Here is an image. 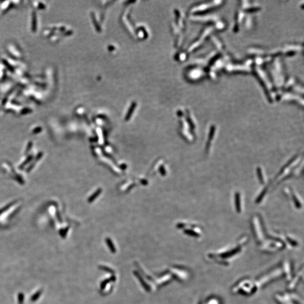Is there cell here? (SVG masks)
Masks as SVG:
<instances>
[{
    "instance_id": "obj_1",
    "label": "cell",
    "mask_w": 304,
    "mask_h": 304,
    "mask_svg": "<svg viewBox=\"0 0 304 304\" xmlns=\"http://www.w3.org/2000/svg\"><path fill=\"white\" fill-rule=\"evenodd\" d=\"M235 202L236 209L238 212H241V203H240V195L239 193H236L235 195Z\"/></svg>"
},
{
    "instance_id": "obj_2",
    "label": "cell",
    "mask_w": 304,
    "mask_h": 304,
    "mask_svg": "<svg viewBox=\"0 0 304 304\" xmlns=\"http://www.w3.org/2000/svg\"><path fill=\"white\" fill-rule=\"evenodd\" d=\"M257 175H258V177L260 181V182L261 184H263L264 183V180L263 179V177L262 176V172H261V170L260 167H258L257 169Z\"/></svg>"
},
{
    "instance_id": "obj_3",
    "label": "cell",
    "mask_w": 304,
    "mask_h": 304,
    "mask_svg": "<svg viewBox=\"0 0 304 304\" xmlns=\"http://www.w3.org/2000/svg\"><path fill=\"white\" fill-rule=\"evenodd\" d=\"M100 192H101V189H99L97 192H96L94 193V194H93V195L90 197V200H89V201L90 202L94 201V200L95 199V198H96V197H98V196L99 195V194L100 193Z\"/></svg>"
},
{
    "instance_id": "obj_4",
    "label": "cell",
    "mask_w": 304,
    "mask_h": 304,
    "mask_svg": "<svg viewBox=\"0 0 304 304\" xmlns=\"http://www.w3.org/2000/svg\"><path fill=\"white\" fill-rule=\"evenodd\" d=\"M213 133H215V128L214 130L212 129L211 130V133L209 135V140H211V139H212L213 136Z\"/></svg>"
}]
</instances>
